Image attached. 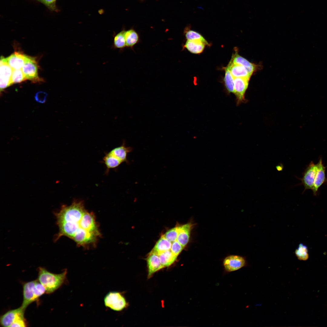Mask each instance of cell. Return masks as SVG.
I'll return each instance as SVG.
<instances>
[{"instance_id": "6da1fadb", "label": "cell", "mask_w": 327, "mask_h": 327, "mask_svg": "<svg viewBox=\"0 0 327 327\" xmlns=\"http://www.w3.org/2000/svg\"><path fill=\"white\" fill-rule=\"evenodd\" d=\"M59 232L58 240L63 236L73 240L78 246L95 247L101 236L94 213L86 209L82 200H74L69 205H63L54 213Z\"/></svg>"}, {"instance_id": "7a4b0ae2", "label": "cell", "mask_w": 327, "mask_h": 327, "mask_svg": "<svg viewBox=\"0 0 327 327\" xmlns=\"http://www.w3.org/2000/svg\"><path fill=\"white\" fill-rule=\"evenodd\" d=\"M38 280L44 286L46 293L51 294L60 287L67 279V269L59 274H55L48 271L44 267L38 269Z\"/></svg>"}, {"instance_id": "3957f363", "label": "cell", "mask_w": 327, "mask_h": 327, "mask_svg": "<svg viewBox=\"0 0 327 327\" xmlns=\"http://www.w3.org/2000/svg\"><path fill=\"white\" fill-rule=\"evenodd\" d=\"M104 300L106 307L115 311H121L127 306L125 298L118 292H109L105 296Z\"/></svg>"}, {"instance_id": "277c9868", "label": "cell", "mask_w": 327, "mask_h": 327, "mask_svg": "<svg viewBox=\"0 0 327 327\" xmlns=\"http://www.w3.org/2000/svg\"><path fill=\"white\" fill-rule=\"evenodd\" d=\"M21 70L26 80L34 82L41 81L38 74V65L35 58L27 55L25 63Z\"/></svg>"}, {"instance_id": "5b68a950", "label": "cell", "mask_w": 327, "mask_h": 327, "mask_svg": "<svg viewBox=\"0 0 327 327\" xmlns=\"http://www.w3.org/2000/svg\"><path fill=\"white\" fill-rule=\"evenodd\" d=\"M223 266L225 273H229L237 270L246 266L248 263L245 257L231 255L226 257L223 261Z\"/></svg>"}, {"instance_id": "8992f818", "label": "cell", "mask_w": 327, "mask_h": 327, "mask_svg": "<svg viewBox=\"0 0 327 327\" xmlns=\"http://www.w3.org/2000/svg\"><path fill=\"white\" fill-rule=\"evenodd\" d=\"M317 164L311 161L307 166L302 173V177L297 178L301 181L299 185H302L304 187V193L307 190H312L316 173Z\"/></svg>"}, {"instance_id": "52a82bcc", "label": "cell", "mask_w": 327, "mask_h": 327, "mask_svg": "<svg viewBox=\"0 0 327 327\" xmlns=\"http://www.w3.org/2000/svg\"><path fill=\"white\" fill-rule=\"evenodd\" d=\"M13 70L7 63L5 58L1 56L0 60L1 91L12 84L11 77Z\"/></svg>"}, {"instance_id": "ba28073f", "label": "cell", "mask_w": 327, "mask_h": 327, "mask_svg": "<svg viewBox=\"0 0 327 327\" xmlns=\"http://www.w3.org/2000/svg\"><path fill=\"white\" fill-rule=\"evenodd\" d=\"M317 171L312 189L313 194L317 196L318 194L319 190L323 184L327 183V178L325 175V170L327 166L325 167L323 163L322 157H320L317 164Z\"/></svg>"}, {"instance_id": "9c48e42d", "label": "cell", "mask_w": 327, "mask_h": 327, "mask_svg": "<svg viewBox=\"0 0 327 327\" xmlns=\"http://www.w3.org/2000/svg\"><path fill=\"white\" fill-rule=\"evenodd\" d=\"M250 78H246L233 77L234 93L237 104L245 100V94L249 84Z\"/></svg>"}, {"instance_id": "30bf717a", "label": "cell", "mask_w": 327, "mask_h": 327, "mask_svg": "<svg viewBox=\"0 0 327 327\" xmlns=\"http://www.w3.org/2000/svg\"><path fill=\"white\" fill-rule=\"evenodd\" d=\"M35 280L26 282L23 285V300L21 306L25 310L28 306L36 301L35 291Z\"/></svg>"}, {"instance_id": "8fae6325", "label": "cell", "mask_w": 327, "mask_h": 327, "mask_svg": "<svg viewBox=\"0 0 327 327\" xmlns=\"http://www.w3.org/2000/svg\"><path fill=\"white\" fill-rule=\"evenodd\" d=\"M25 310L21 306L18 308L8 311L0 317L1 325L5 327H11L21 315L24 313Z\"/></svg>"}, {"instance_id": "7c38bea8", "label": "cell", "mask_w": 327, "mask_h": 327, "mask_svg": "<svg viewBox=\"0 0 327 327\" xmlns=\"http://www.w3.org/2000/svg\"><path fill=\"white\" fill-rule=\"evenodd\" d=\"M27 55L19 51H15L5 58L7 63L13 69H21L26 60Z\"/></svg>"}, {"instance_id": "4fadbf2b", "label": "cell", "mask_w": 327, "mask_h": 327, "mask_svg": "<svg viewBox=\"0 0 327 327\" xmlns=\"http://www.w3.org/2000/svg\"><path fill=\"white\" fill-rule=\"evenodd\" d=\"M148 278L157 271L164 268L161 264L159 256L151 252L147 259Z\"/></svg>"}, {"instance_id": "5bb4252c", "label": "cell", "mask_w": 327, "mask_h": 327, "mask_svg": "<svg viewBox=\"0 0 327 327\" xmlns=\"http://www.w3.org/2000/svg\"><path fill=\"white\" fill-rule=\"evenodd\" d=\"M191 226L190 223L177 226L178 236L177 240L183 247L189 242Z\"/></svg>"}, {"instance_id": "9a60e30c", "label": "cell", "mask_w": 327, "mask_h": 327, "mask_svg": "<svg viewBox=\"0 0 327 327\" xmlns=\"http://www.w3.org/2000/svg\"><path fill=\"white\" fill-rule=\"evenodd\" d=\"M132 150L131 147L126 146L124 141H123L121 145L114 148L109 152L122 163L127 162V155Z\"/></svg>"}, {"instance_id": "2e32d148", "label": "cell", "mask_w": 327, "mask_h": 327, "mask_svg": "<svg viewBox=\"0 0 327 327\" xmlns=\"http://www.w3.org/2000/svg\"><path fill=\"white\" fill-rule=\"evenodd\" d=\"M234 78L242 77L250 78L251 76L243 66L230 61L227 67Z\"/></svg>"}, {"instance_id": "e0dca14e", "label": "cell", "mask_w": 327, "mask_h": 327, "mask_svg": "<svg viewBox=\"0 0 327 327\" xmlns=\"http://www.w3.org/2000/svg\"><path fill=\"white\" fill-rule=\"evenodd\" d=\"M233 62L241 64L244 66L251 76L257 70V66L250 62L245 58L236 53L231 60Z\"/></svg>"}, {"instance_id": "ac0fdd59", "label": "cell", "mask_w": 327, "mask_h": 327, "mask_svg": "<svg viewBox=\"0 0 327 327\" xmlns=\"http://www.w3.org/2000/svg\"><path fill=\"white\" fill-rule=\"evenodd\" d=\"M171 243L166 239L164 235H162L151 252L158 255L170 249Z\"/></svg>"}, {"instance_id": "d6986e66", "label": "cell", "mask_w": 327, "mask_h": 327, "mask_svg": "<svg viewBox=\"0 0 327 327\" xmlns=\"http://www.w3.org/2000/svg\"><path fill=\"white\" fill-rule=\"evenodd\" d=\"M205 45L200 41L187 40L185 44L184 47L191 53L200 54L203 51Z\"/></svg>"}, {"instance_id": "ffe728a7", "label": "cell", "mask_w": 327, "mask_h": 327, "mask_svg": "<svg viewBox=\"0 0 327 327\" xmlns=\"http://www.w3.org/2000/svg\"><path fill=\"white\" fill-rule=\"evenodd\" d=\"M158 256L160 263L164 267L170 266L175 261L177 256L170 249L161 253Z\"/></svg>"}, {"instance_id": "44dd1931", "label": "cell", "mask_w": 327, "mask_h": 327, "mask_svg": "<svg viewBox=\"0 0 327 327\" xmlns=\"http://www.w3.org/2000/svg\"><path fill=\"white\" fill-rule=\"evenodd\" d=\"M104 164L107 168V170L115 168L118 167L122 162L115 156L108 152L103 158Z\"/></svg>"}, {"instance_id": "7402d4cb", "label": "cell", "mask_w": 327, "mask_h": 327, "mask_svg": "<svg viewBox=\"0 0 327 327\" xmlns=\"http://www.w3.org/2000/svg\"><path fill=\"white\" fill-rule=\"evenodd\" d=\"M126 47L133 48L139 41L138 34L134 29H131L126 31L125 33Z\"/></svg>"}, {"instance_id": "603a6c76", "label": "cell", "mask_w": 327, "mask_h": 327, "mask_svg": "<svg viewBox=\"0 0 327 327\" xmlns=\"http://www.w3.org/2000/svg\"><path fill=\"white\" fill-rule=\"evenodd\" d=\"M184 33L187 40L199 41L203 43L205 45H209L208 43L200 34L190 29L189 26L185 29Z\"/></svg>"}, {"instance_id": "cb8c5ba5", "label": "cell", "mask_w": 327, "mask_h": 327, "mask_svg": "<svg viewBox=\"0 0 327 327\" xmlns=\"http://www.w3.org/2000/svg\"><path fill=\"white\" fill-rule=\"evenodd\" d=\"M125 32V30H122L114 36L113 43L114 48L121 50L126 47Z\"/></svg>"}, {"instance_id": "d4e9b609", "label": "cell", "mask_w": 327, "mask_h": 327, "mask_svg": "<svg viewBox=\"0 0 327 327\" xmlns=\"http://www.w3.org/2000/svg\"><path fill=\"white\" fill-rule=\"evenodd\" d=\"M224 82L226 87L229 93H234L233 77L227 67L225 69Z\"/></svg>"}, {"instance_id": "484cf974", "label": "cell", "mask_w": 327, "mask_h": 327, "mask_svg": "<svg viewBox=\"0 0 327 327\" xmlns=\"http://www.w3.org/2000/svg\"><path fill=\"white\" fill-rule=\"evenodd\" d=\"M308 249L305 245L299 244L295 251L296 256L298 259L301 260H306L309 258Z\"/></svg>"}, {"instance_id": "4316f807", "label": "cell", "mask_w": 327, "mask_h": 327, "mask_svg": "<svg viewBox=\"0 0 327 327\" xmlns=\"http://www.w3.org/2000/svg\"><path fill=\"white\" fill-rule=\"evenodd\" d=\"M26 80L21 69L13 70L11 77L12 84L20 83Z\"/></svg>"}, {"instance_id": "83f0119b", "label": "cell", "mask_w": 327, "mask_h": 327, "mask_svg": "<svg viewBox=\"0 0 327 327\" xmlns=\"http://www.w3.org/2000/svg\"><path fill=\"white\" fill-rule=\"evenodd\" d=\"M164 236L166 239L171 243L177 240L178 236L177 227L168 230Z\"/></svg>"}, {"instance_id": "f1b7e54d", "label": "cell", "mask_w": 327, "mask_h": 327, "mask_svg": "<svg viewBox=\"0 0 327 327\" xmlns=\"http://www.w3.org/2000/svg\"><path fill=\"white\" fill-rule=\"evenodd\" d=\"M45 5L51 11L57 12L58 11L56 6V0H35Z\"/></svg>"}, {"instance_id": "f546056e", "label": "cell", "mask_w": 327, "mask_h": 327, "mask_svg": "<svg viewBox=\"0 0 327 327\" xmlns=\"http://www.w3.org/2000/svg\"><path fill=\"white\" fill-rule=\"evenodd\" d=\"M183 247L176 240L172 243L170 250L175 255L177 256Z\"/></svg>"}, {"instance_id": "4dcf8cb0", "label": "cell", "mask_w": 327, "mask_h": 327, "mask_svg": "<svg viewBox=\"0 0 327 327\" xmlns=\"http://www.w3.org/2000/svg\"><path fill=\"white\" fill-rule=\"evenodd\" d=\"M47 95L48 94L46 92L39 91L36 93L35 98L37 102L43 103L46 101Z\"/></svg>"}]
</instances>
